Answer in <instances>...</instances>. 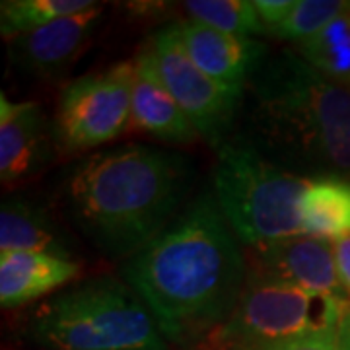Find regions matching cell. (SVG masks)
<instances>
[{"label":"cell","instance_id":"1","mask_svg":"<svg viewBox=\"0 0 350 350\" xmlns=\"http://www.w3.org/2000/svg\"><path fill=\"white\" fill-rule=\"evenodd\" d=\"M123 278L172 342L206 338L234 312L245 257L213 193L199 199L123 265Z\"/></svg>","mask_w":350,"mask_h":350},{"label":"cell","instance_id":"2","mask_svg":"<svg viewBox=\"0 0 350 350\" xmlns=\"http://www.w3.org/2000/svg\"><path fill=\"white\" fill-rule=\"evenodd\" d=\"M239 111L243 140L276 165L304 179L350 177V90L296 51L265 57Z\"/></svg>","mask_w":350,"mask_h":350},{"label":"cell","instance_id":"3","mask_svg":"<svg viewBox=\"0 0 350 350\" xmlns=\"http://www.w3.org/2000/svg\"><path fill=\"white\" fill-rule=\"evenodd\" d=\"M191 185L185 156L125 144L72 167L63 197L70 220L98 250L131 259L181 214Z\"/></svg>","mask_w":350,"mask_h":350},{"label":"cell","instance_id":"4","mask_svg":"<svg viewBox=\"0 0 350 350\" xmlns=\"http://www.w3.org/2000/svg\"><path fill=\"white\" fill-rule=\"evenodd\" d=\"M45 350H165L148 306L123 280L100 276L41 301L27 323Z\"/></svg>","mask_w":350,"mask_h":350},{"label":"cell","instance_id":"5","mask_svg":"<svg viewBox=\"0 0 350 350\" xmlns=\"http://www.w3.org/2000/svg\"><path fill=\"white\" fill-rule=\"evenodd\" d=\"M306 185L308 179L273 163L243 138L218 148L213 195L234 234L251 250L301 236Z\"/></svg>","mask_w":350,"mask_h":350},{"label":"cell","instance_id":"6","mask_svg":"<svg viewBox=\"0 0 350 350\" xmlns=\"http://www.w3.org/2000/svg\"><path fill=\"white\" fill-rule=\"evenodd\" d=\"M345 298L315 296L251 273L234 312L204 338L206 350H251L340 325Z\"/></svg>","mask_w":350,"mask_h":350},{"label":"cell","instance_id":"7","mask_svg":"<svg viewBox=\"0 0 350 350\" xmlns=\"http://www.w3.org/2000/svg\"><path fill=\"white\" fill-rule=\"evenodd\" d=\"M135 61L80 76L64 88L57 111V138L66 150L107 144L131 125Z\"/></svg>","mask_w":350,"mask_h":350},{"label":"cell","instance_id":"8","mask_svg":"<svg viewBox=\"0 0 350 350\" xmlns=\"http://www.w3.org/2000/svg\"><path fill=\"white\" fill-rule=\"evenodd\" d=\"M163 84L202 137L216 150L226 144L245 92H236L204 75L191 61L177 25H165L148 39Z\"/></svg>","mask_w":350,"mask_h":350},{"label":"cell","instance_id":"9","mask_svg":"<svg viewBox=\"0 0 350 350\" xmlns=\"http://www.w3.org/2000/svg\"><path fill=\"white\" fill-rule=\"evenodd\" d=\"M255 275L275 278L315 296L345 298L337 275L333 243L296 236L261 250H253Z\"/></svg>","mask_w":350,"mask_h":350},{"label":"cell","instance_id":"10","mask_svg":"<svg viewBox=\"0 0 350 350\" xmlns=\"http://www.w3.org/2000/svg\"><path fill=\"white\" fill-rule=\"evenodd\" d=\"M103 8L96 2L90 10L72 14L27 31L10 41V59L22 72L51 78L64 72L84 51L100 24Z\"/></svg>","mask_w":350,"mask_h":350},{"label":"cell","instance_id":"11","mask_svg":"<svg viewBox=\"0 0 350 350\" xmlns=\"http://www.w3.org/2000/svg\"><path fill=\"white\" fill-rule=\"evenodd\" d=\"M175 25L191 61L204 75L236 92H245L251 76L269 55L261 41L230 36L195 20H183Z\"/></svg>","mask_w":350,"mask_h":350},{"label":"cell","instance_id":"12","mask_svg":"<svg viewBox=\"0 0 350 350\" xmlns=\"http://www.w3.org/2000/svg\"><path fill=\"white\" fill-rule=\"evenodd\" d=\"M131 125L158 140L183 144L197 137L195 126L177 105L163 84L152 55L150 43L138 51L135 59V82L131 103Z\"/></svg>","mask_w":350,"mask_h":350},{"label":"cell","instance_id":"13","mask_svg":"<svg viewBox=\"0 0 350 350\" xmlns=\"http://www.w3.org/2000/svg\"><path fill=\"white\" fill-rule=\"evenodd\" d=\"M45 115L33 101H10L0 94V179L10 187L43 160Z\"/></svg>","mask_w":350,"mask_h":350},{"label":"cell","instance_id":"14","mask_svg":"<svg viewBox=\"0 0 350 350\" xmlns=\"http://www.w3.org/2000/svg\"><path fill=\"white\" fill-rule=\"evenodd\" d=\"M80 271L72 259L45 253H0V304L20 308L64 286Z\"/></svg>","mask_w":350,"mask_h":350},{"label":"cell","instance_id":"15","mask_svg":"<svg viewBox=\"0 0 350 350\" xmlns=\"http://www.w3.org/2000/svg\"><path fill=\"white\" fill-rule=\"evenodd\" d=\"M0 253H45L72 259L63 230L36 202L4 199L0 206Z\"/></svg>","mask_w":350,"mask_h":350},{"label":"cell","instance_id":"16","mask_svg":"<svg viewBox=\"0 0 350 350\" xmlns=\"http://www.w3.org/2000/svg\"><path fill=\"white\" fill-rule=\"evenodd\" d=\"M301 236L340 241L350 238V181L342 177L308 179L300 199Z\"/></svg>","mask_w":350,"mask_h":350},{"label":"cell","instance_id":"17","mask_svg":"<svg viewBox=\"0 0 350 350\" xmlns=\"http://www.w3.org/2000/svg\"><path fill=\"white\" fill-rule=\"evenodd\" d=\"M294 51L331 82L350 90V8Z\"/></svg>","mask_w":350,"mask_h":350},{"label":"cell","instance_id":"18","mask_svg":"<svg viewBox=\"0 0 350 350\" xmlns=\"http://www.w3.org/2000/svg\"><path fill=\"white\" fill-rule=\"evenodd\" d=\"M92 0H4L0 4L2 38L12 39L72 14L90 10Z\"/></svg>","mask_w":350,"mask_h":350},{"label":"cell","instance_id":"19","mask_svg":"<svg viewBox=\"0 0 350 350\" xmlns=\"http://www.w3.org/2000/svg\"><path fill=\"white\" fill-rule=\"evenodd\" d=\"M183 6L189 20L230 36L251 38L267 31L253 6V0H189Z\"/></svg>","mask_w":350,"mask_h":350},{"label":"cell","instance_id":"20","mask_svg":"<svg viewBox=\"0 0 350 350\" xmlns=\"http://www.w3.org/2000/svg\"><path fill=\"white\" fill-rule=\"evenodd\" d=\"M350 8V2L338 0H296L292 12L282 24L271 31L275 38L290 39L296 45L323 31L333 20Z\"/></svg>","mask_w":350,"mask_h":350},{"label":"cell","instance_id":"21","mask_svg":"<svg viewBox=\"0 0 350 350\" xmlns=\"http://www.w3.org/2000/svg\"><path fill=\"white\" fill-rule=\"evenodd\" d=\"M251 350H338V327L262 345Z\"/></svg>","mask_w":350,"mask_h":350},{"label":"cell","instance_id":"22","mask_svg":"<svg viewBox=\"0 0 350 350\" xmlns=\"http://www.w3.org/2000/svg\"><path fill=\"white\" fill-rule=\"evenodd\" d=\"M296 0H253V6L269 33L275 31L276 27L286 20Z\"/></svg>","mask_w":350,"mask_h":350},{"label":"cell","instance_id":"23","mask_svg":"<svg viewBox=\"0 0 350 350\" xmlns=\"http://www.w3.org/2000/svg\"><path fill=\"white\" fill-rule=\"evenodd\" d=\"M333 255H335L337 275L342 292H345V296H349L350 300V238L335 241L333 243Z\"/></svg>","mask_w":350,"mask_h":350},{"label":"cell","instance_id":"24","mask_svg":"<svg viewBox=\"0 0 350 350\" xmlns=\"http://www.w3.org/2000/svg\"><path fill=\"white\" fill-rule=\"evenodd\" d=\"M338 350H350V304L338 325Z\"/></svg>","mask_w":350,"mask_h":350}]
</instances>
